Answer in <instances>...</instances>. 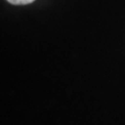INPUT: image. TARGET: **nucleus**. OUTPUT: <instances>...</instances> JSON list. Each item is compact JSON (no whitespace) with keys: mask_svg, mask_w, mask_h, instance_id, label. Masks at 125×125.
<instances>
[{"mask_svg":"<svg viewBox=\"0 0 125 125\" xmlns=\"http://www.w3.org/2000/svg\"><path fill=\"white\" fill-rule=\"evenodd\" d=\"M8 1L13 5H27L33 2L34 0H8Z\"/></svg>","mask_w":125,"mask_h":125,"instance_id":"nucleus-1","label":"nucleus"}]
</instances>
